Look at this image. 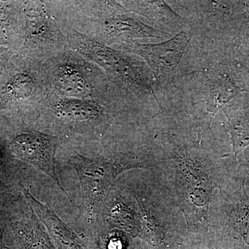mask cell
Wrapping results in <instances>:
<instances>
[{"label":"cell","mask_w":249,"mask_h":249,"mask_svg":"<svg viewBox=\"0 0 249 249\" xmlns=\"http://www.w3.org/2000/svg\"><path fill=\"white\" fill-rule=\"evenodd\" d=\"M151 171L169 189L196 245H209V211L216 189L222 190L243 168L224 152L212 129L157 112L149 121Z\"/></svg>","instance_id":"obj_1"},{"label":"cell","mask_w":249,"mask_h":249,"mask_svg":"<svg viewBox=\"0 0 249 249\" xmlns=\"http://www.w3.org/2000/svg\"><path fill=\"white\" fill-rule=\"evenodd\" d=\"M226 47L192 39L176 76L155 91L159 111L212 129L218 111L249 91L245 73L228 57Z\"/></svg>","instance_id":"obj_2"},{"label":"cell","mask_w":249,"mask_h":249,"mask_svg":"<svg viewBox=\"0 0 249 249\" xmlns=\"http://www.w3.org/2000/svg\"><path fill=\"white\" fill-rule=\"evenodd\" d=\"M138 210L140 238L147 249H191L194 241L169 189L151 170L129 187ZM196 245V244H195Z\"/></svg>","instance_id":"obj_3"},{"label":"cell","mask_w":249,"mask_h":249,"mask_svg":"<svg viewBox=\"0 0 249 249\" xmlns=\"http://www.w3.org/2000/svg\"><path fill=\"white\" fill-rule=\"evenodd\" d=\"M72 165L79 178L83 201L89 209L97 208L109 196L111 186L121 173L130 169H150V157L143 142L132 149L120 144L107 155L89 158L77 154Z\"/></svg>","instance_id":"obj_4"},{"label":"cell","mask_w":249,"mask_h":249,"mask_svg":"<svg viewBox=\"0 0 249 249\" xmlns=\"http://www.w3.org/2000/svg\"><path fill=\"white\" fill-rule=\"evenodd\" d=\"M66 40L74 52L103 69L113 83L139 97L155 99V78L145 62L100 43L74 29L67 31Z\"/></svg>","instance_id":"obj_5"},{"label":"cell","mask_w":249,"mask_h":249,"mask_svg":"<svg viewBox=\"0 0 249 249\" xmlns=\"http://www.w3.org/2000/svg\"><path fill=\"white\" fill-rule=\"evenodd\" d=\"M245 170L214 193L209 206V245L249 249V194Z\"/></svg>","instance_id":"obj_6"},{"label":"cell","mask_w":249,"mask_h":249,"mask_svg":"<svg viewBox=\"0 0 249 249\" xmlns=\"http://www.w3.org/2000/svg\"><path fill=\"white\" fill-rule=\"evenodd\" d=\"M170 7L186 21L195 40L227 45L236 24L245 22V1L218 0H168Z\"/></svg>","instance_id":"obj_7"},{"label":"cell","mask_w":249,"mask_h":249,"mask_svg":"<svg viewBox=\"0 0 249 249\" xmlns=\"http://www.w3.org/2000/svg\"><path fill=\"white\" fill-rule=\"evenodd\" d=\"M93 40L105 45L117 46L138 41L157 43L169 40L173 35L151 25L142 16L131 12L119 1H94Z\"/></svg>","instance_id":"obj_8"},{"label":"cell","mask_w":249,"mask_h":249,"mask_svg":"<svg viewBox=\"0 0 249 249\" xmlns=\"http://www.w3.org/2000/svg\"><path fill=\"white\" fill-rule=\"evenodd\" d=\"M49 85L62 98L103 99L119 89L108 78L93 81L92 70L73 55L57 59L49 66Z\"/></svg>","instance_id":"obj_9"},{"label":"cell","mask_w":249,"mask_h":249,"mask_svg":"<svg viewBox=\"0 0 249 249\" xmlns=\"http://www.w3.org/2000/svg\"><path fill=\"white\" fill-rule=\"evenodd\" d=\"M194 35V31L189 27L164 42L142 43L133 41L115 47L121 52L134 53L144 59L155 78V92L171 83L176 76L178 66Z\"/></svg>","instance_id":"obj_10"},{"label":"cell","mask_w":249,"mask_h":249,"mask_svg":"<svg viewBox=\"0 0 249 249\" xmlns=\"http://www.w3.org/2000/svg\"><path fill=\"white\" fill-rule=\"evenodd\" d=\"M58 143V137L40 132H31L16 136L11 142V149L18 158L34 165L52 178L70 198L62 186L55 168Z\"/></svg>","instance_id":"obj_11"},{"label":"cell","mask_w":249,"mask_h":249,"mask_svg":"<svg viewBox=\"0 0 249 249\" xmlns=\"http://www.w3.org/2000/svg\"><path fill=\"white\" fill-rule=\"evenodd\" d=\"M25 27V43L31 49H49L65 39L43 1L27 3Z\"/></svg>","instance_id":"obj_12"},{"label":"cell","mask_w":249,"mask_h":249,"mask_svg":"<svg viewBox=\"0 0 249 249\" xmlns=\"http://www.w3.org/2000/svg\"><path fill=\"white\" fill-rule=\"evenodd\" d=\"M24 196L41 222L45 224L57 249H89L84 241L71 230L49 204H43L22 188Z\"/></svg>","instance_id":"obj_13"},{"label":"cell","mask_w":249,"mask_h":249,"mask_svg":"<svg viewBox=\"0 0 249 249\" xmlns=\"http://www.w3.org/2000/svg\"><path fill=\"white\" fill-rule=\"evenodd\" d=\"M134 14L142 16L160 30L175 36L189 27L165 1H119Z\"/></svg>","instance_id":"obj_14"},{"label":"cell","mask_w":249,"mask_h":249,"mask_svg":"<svg viewBox=\"0 0 249 249\" xmlns=\"http://www.w3.org/2000/svg\"><path fill=\"white\" fill-rule=\"evenodd\" d=\"M227 119L232 143V154L236 160L249 146V109H222Z\"/></svg>","instance_id":"obj_15"},{"label":"cell","mask_w":249,"mask_h":249,"mask_svg":"<svg viewBox=\"0 0 249 249\" xmlns=\"http://www.w3.org/2000/svg\"><path fill=\"white\" fill-rule=\"evenodd\" d=\"M38 86L30 73H19L10 81L7 87L9 96L15 100H27L34 96Z\"/></svg>","instance_id":"obj_16"},{"label":"cell","mask_w":249,"mask_h":249,"mask_svg":"<svg viewBox=\"0 0 249 249\" xmlns=\"http://www.w3.org/2000/svg\"><path fill=\"white\" fill-rule=\"evenodd\" d=\"M240 163L243 169L245 170L246 174L249 176V160L241 161Z\"/></svg>","instance_id":"obj_17"},{"label":"cell","mask_w":249,"mask_h":249,"mask_svg":"<svg viewBox=\"0 0 249 249\" xmlns=\"http://www.w3.org/2000/svg\"><path fill=\"white\" fill-rule=\"evenodd\" d=\"M3 245V231H0V249H2Z\"/></svg>","instance_id":"obj_18"}]
</instances>
